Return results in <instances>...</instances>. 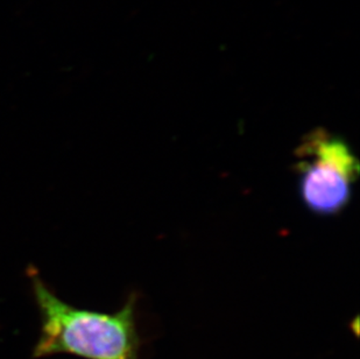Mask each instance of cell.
<instances>
[{"instance_id":"6da1fadb","label":"cell","mask_w":360,"mask_h":359,"mask_svg":"<svg viewBox=\"0 0 360 359\" xmlns=\"http://www.w3.org/2000/svg\"><path fill=\"white\" fill-rule=\"evenodd\" d=\"M27 273L40 315L33 358L69 355L83 359H139L136 298L131 296L115 313L77 308L58 298L35 268Z\"/></svg>"},{"instance_id":"7a4b0ae2","label":"cell","mask_w":360,"mask_h":359,"mask_svg":"<svg viewBox=\"0 0 360 359\" xmlns=\"http://www.w3.org/2000/svg\"><path fill=\"white\" fill-rule=\"evenodd\" d=\"M299 190L303 203L315 214H338L350 202L359 177V160L349 144L317 130L296 149Z\"/></svg>"}]
</instances>
